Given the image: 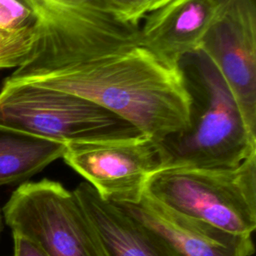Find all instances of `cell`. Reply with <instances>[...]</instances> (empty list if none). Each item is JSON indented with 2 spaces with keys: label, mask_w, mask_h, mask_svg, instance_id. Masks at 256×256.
Returning <instances> with one entry per match:
<instances>
[{
  "label": "cell",
  "mask_w": 256,
  "mask_h": 256,
  "mask_svg": "<svg viewBox=\"0 0 256 256\" xmlns=\"http://www.w3.org/2000/svg\"><path fill=\"white\" fill-rule=\"evenodd\" d=\"M118 17L133 26H138L140 21L149 13L147 0H107Z\"/></svg>",
  "instance_id": "cell-15"
},
{
  "label": "cell",
  "mask_w": 256,
  "mask_h": 256,
  "mask_svg": "<svg viewBox=\"0 0 256 256\" xmlns=\"http://www.w3.org/2000/svg\"><path fill=\"white\" fill-rule=\"evenodd\" d=\"M230 88L256 135V0H230L200 45Z\"/></svg>",
  "instance_id": "cell-8"
},
{
  "label": "cell",
  "mask_w": 256,
  "mask_h": 256,
  "mask_svg": "<svg viewBox=\"0 0 256 256\" xmlns=\"http://www.w3.org/2000/svg\"><path fill=\"white\" fill-rule=\"evenodd\" d=\"M35 16L39 41L22 77L139 44V28L122 21L107 0H18Z\"/></svg>",
  "instance_id": "cell-3"
},
{
  "label": "cell",
  "mask_w": 256,
  "mask_h": 256,
  "mask_svg": "<svg viewBox=\"0 0 256 256\" xmlns=\"http://www.w3.org/2000/svg\"><path fill=\"white\" fill-rule=\"evenodd\" d=\"M230 0H171L149 12L139 28V44L168 64L200 49L203 37Z\"/></svg>",
  "instance_id": "cell-10"
},
{
  "label": "cell",
  "mask_w": 256,
  "mask_h": 256,
  "mask_svg": "<svg viewBox=\"0 0 256 256\" xmlns=\"http://www.w3.org/2000/svg\"><path fill=\"white\" fill-rule=\"evenodd\" d=\"M62 159L111 202H132L149 178L162 168L157 143L145 136L65 144Z\"/></svg>",
  "instance_id": "cell-7"
},
{
  "label": "cell",
  "mask_w": 256,
  "mask_h": 256,
  "mask_svg": "<svg viewBox=\"0 0 256 256\" xmlns=\"http://www.w3.org/2000/svg\"><path fill=\"white\" fill-rule=\"evenodd\" d=\"M38 41L36 27L0 28V69H18L26 65L33 57Z\"/></svg>",
  "instance_id": "cell-13"
},
{
  "label": "cell",
  "mask_w": 256,
  "mask_h": 256,
  "mask_svg": "<svg viewBox=\"0 0 256 256\" xmlns=\"http://www.w3.org/2000/svg\"><path fill=\"white\" fill-rule=\"evenodd\" d=\"M178 65L190 98V121L187 129L156 142L162 168L227 169L256 154V135L209 57L199 49Z\"/></svg>",
  "instance_id": "cell-2"
},
{
  "label": "cell",
  "mask_w": 256,
  "mask_h": 256,
  "mask_svg": "<svg viewBox=\"0 0 256 256\" xmlns=\"http://www.w3.org/2000/svg\"><path fill=\"white\" fill-rule=\"evenodd\" d=\"M7 79L85 98L155 142L189 126L190 98L179 65L166 63L140 44Z\"/></svg>",
  "instance_id": "cell-1"
},
{
  "label": "cell",
  "mask_w": 256,
  "mask_h": 256,
  "mask_svg": "<svg viewBox=\"0 0 256 256\" xmlns=\"http://www.w3.org/2000/svg\"><path fill=\"white\" fill-rule=\"evenodd\" d=\"M106 256H179L156 232L117 204L101 197L87 182L74 190Z\"/></svg>",
  "instance_id": "cell-11"
},
{
  "label": "cell",
  "mask_w": 256,
  "mask_h": 256,
  "mask_svg": "<svg viewBox=\"0 0 256 256\" xmlns=\"http://www.w3.org/2000/svg\"><path fill=\"white\" fill-rule=\"evenodd\" d=\"M64 150V143L0 126V186L26 182Z\"/></svg>",
  "instance_id": "cell-12"
},
{
  "label": "cell",
  "mask_w": 256,
  "mask_h": 256,
  "mask_svg": "<svg viewBox=\"0 0 256 256\" xmlns=\"http://www.w3.org/2000/svg\"><path fill=\"white\" fill-rule=\"evenodd\" d=\"M115 204L160 235L179 256H251L255 252L251 235L186 217L144 194L136 201Z\"/></svg>",
  "instance_id": "cell-9"
},
{
  "label": "cell",
  "mask_w": 256,
  "mask_h": 256,
  "mask_svg": "<svg viewBox=\"0 0 256 256\" xmlns=\"http://www.w3.org/2000/svg\"><path fill=\"white\" fill-rule=\"evenodd\" d=\"M143 194L186 217L251 235L256 228V154L227 169L162 168L149 178Z\"/></svg>",
  "instance_id": "cell-4"
},
{
  "label": "cell",
  "mask_w": 256,
  "mask_h": 256,
  "mask_svg": "<svg viewBox=\"0 0 256 256\" xmlns=\"http://www.w3.org/2000/svg\"><path fill=\"white\" fill-rule=\"evenodd\" d=\"M3 229V214H2V210L0 209V235Z\"/></svg>",
  "instance_id": "cell-18"
},
{
  "label": "cell",
  "mask_w": 256,
  "mask_h": 256,
  "mask_svg": "<svg viewBox=\"0 0 256 256\" xmlns=\"http://www.w3.org/2000/svg\"><path fill=\"white\" fill-rule=\"evenodd\" d=\"M14 241V255L13 256H48L40 247L27 238L12 233Z\"/></svg>",
  "instance_id": "cell-16"
},
{
  "label": "cell",
  "mask_w": 256,
  "mask_h": 256,
  "mask_svg": "<svg viewBox=\"0 0 256 256\" xmlns=\"http://www.w3.org/2000/svg\"><path fill=\"white\" fill-rule=\"evenodd\" d=\"M29 27L37 28V21L26 6L18 0H0V28L23 29Z\"/></svg>",
  "instance_id": "cell-14"
},
{
  "label": "cell",
  "mask_w": 256,
  "mask_h": 256,
  "mask_svg": "<svg viewBox=\"0 0 256 256\" xmlns=\"http://www.w3.org/2000/svg\"><path fill=\"white\" fill-rule=\"evenodd\" d=\"M5 223L48 256H106L74 191L49 179L26 181L2 209Z\"/></svg>",
  "instance_id": "cell-6"
},
{
  "label": "cell",
  "mask_w": 256,
  "mask_h": 256,
  "mask_svg": "<svg viewBox=\"0 0 256 256\" xmlns=\"http://www.w3.org/2000/svg\"><path fill=\"white\" fill-rule=\"evenodd\" d=\"M169 1H171V0H147L148 10H149V12H152V11L158 9L159 7L165 5Z\"/></svg>",
  "instance_id": "cell-17"
},
{
  "label": "cell",
  "mask_w": 256,
  "mask_h": 256,
  "mask_svg": "<svg viewBox=\"0 0 256 256\" xmlns=\"http://www.w3.org/2000/svg\"><path fill=\"white\" fill-rule=\"evenodd\" d=\"M0 126L64 144L140 135L85 98L7 78L0 89Z\"/></svg>",
  "instance_id": "cell-5"
}]
</instances>
